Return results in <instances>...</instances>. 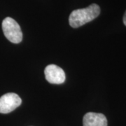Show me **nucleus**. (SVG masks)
<instances>
[{
  "label": "nucleus",
  "instance_id": "1",
  "mask_svg": "<svg viewBox=\"0 0 126 126\" xmlns=\"http://www.w3.org/2000/svg\"><path fill=\"white\" fill-rule=\"evenodd\" d=\"M100 14V8L96 4H92L84 9L73 11L69 18V23L71 27L77 28L89 23L98 17Z\"/></svg>",
  "mask_w": 126,
  "mask_h": 126
},
{
  "label": "nucleus",
  "instance_id": "2",
  "mask_svg": "<svg viewBox=\"0 0 126 126\" xmlns=\"http://www.w3.org/2000/svg\"><path fill=\"white\" fill-rule=\"evenodd\" d=\"M2 30L6 39L14 44H19L23 40V32L18 23L13 18L7 17L2 22Z\"/></svg>",
  "mask_w": 126,
  "mask_h": 126
},
{
  "label": "nucleus",
  "instance_id": "3",
  "mask_svg": "<svg viewBox=\"0 0 126 126\" xmlns=\"http://www.w3.org/2000/svg\"><path fill=\"white\" fill-rule=\"evenodd\" d=\"M22 103V99L18 94L9 93L0 97V113H9L13 111Z\"/></svg>",
  "mask_w": 126,
  "mask_h": 126
},
{
  "label": "nucleus",
  "instance_id": "4",
  "mask_svg": "<svg viewBox=\"0 0 126 126\" xmlns=\"http://www.w3.org/2000/svg\"><path fill=\"white\" fill-rule=\"evenodd\" d=\"M46 79L52 84H61L65 81V74L62 68L55 64H49L44 70Z\"/></svg>",
  "mask_w": 126,
  "mask_h": 126
},
{
  "label": "nucleus",
  "instance_id": "5",
  "mask_svg": "<svg viewBox=\"0 0 126 126\" xmlns=\"http://www.w3.org/2000/svg\"><path fill=\"white\" fill-rule=\"evenodd\" d=\"M83 126H107L106 116L99 113H87L83 119Z\"/></svg>",
  "mask_w": 126,
  "mask_h": 126
},
{
  "label": "nucleus",
  "instance_id": "6",
  "mask_svg": "<svg viewBox=\"0 0 126 126\" xmlns=\"http://www.w3.org/2000/svg\"><path fill=\"white\" fill-rule=\"evenodd\" d=\"M123 23H124V25L126 26V11L125 14H124V16H123Z\"/></svg>",
  "mask_w": 126,
  "mask_h": 126
}]
</instances>
